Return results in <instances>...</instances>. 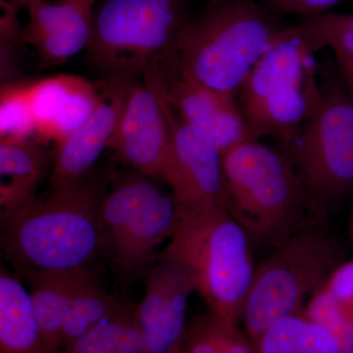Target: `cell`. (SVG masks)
Segmentation results:
<instances>
[{
  "label": "cell",
  "instance_id": "6da1fadb",
  "mask_svg": "<svg viewBox=\"0 0 353 353\" xmlns=\"http://www.w3.org/2000/svg\"><path fill=\"white\" fill-rule=\"evenodd\" d=\"M112 176L94 171L80 182L50 188L1 219L2 253L18 278L27 272L92 271L105 254L101 208Z\"/></svg>",
  "mask_w": 353,
  "mask_h": 353
},
{
  "label": "cell",
  "instance_id": "7a4b0ae2",
  "mask_svg": "<svg viewBox=\"0 0 353 353\" xmlns=\"http://www.w3.org/2000/svg\"><path fill=\"white\" fill-rule=\"evenodd\" d=\"M283 28L248 0H221L192 17L176 48L183 76L234 94Z\"/></svg>",
  "mask_w": 353,
  "mask_h": 353
},
{
  "label": "cell",
  "instance_id": "3957f363",
  "mask_svg": "<svg viewBox=\"0 0 353 353\" xmlns=\"http://www.w3.org/2000/svg\"><path fill=\"white\" fill-rule=\"evenodd\" d=\"M228 210L252 243L277 245L303 225L309 201L290 157L246 141L223 153Z\"/></svg>",
  "mask_w": 353,
  "mask_h": 353
},
{
  "label": "cell",
  "instance_id": "277c9868",
  "mask_svg": "<svg viewBox=\"0 0 353 353\" xmlns=\"http://www.w3.org/2000/svg\"><path fill=\"white\" fill-rule=\"evenodd\" d=\"M323 48L310 21L283 28L241 87L250 141L296 136L321 97L311 70L313 57Z\"/></svg>",
  "mask_w": 353,
  "mask_h": 353
},
{
  "label": "cell",
  "instance_id": "5b68a950",
  "mask_svg": "<svg viewBox=\"0 0 353 353\" xmlns=\"http://www.w3.org/2000/svg\"><path fill=\"white\" fill-rule=\"evenodd\" d=\"M187 0H104L94 12L90 63L106 78L178 69L176 48L190 19Z\"/></svg>",
  "mask_w": 353,
  "mask_h": 353
},
{
  "label": "cell",
  "instance_id": "8992f818",
  "mask_svg": "<svg viewBox=\"0 0 353 353\" xmlns=\"http://www.w3.org/2000/svg\"><path fill=\"white\" fill-rule=\"evenodd\" d=\"M162 253L190 272L208 310L241 321L255 266L252 241L228 208L181 218Z\"/></svg>",
  "mask_w": 353,
  "mask_h": 353
},
{
  "label": "cell",
  "instance_id": "52a82bcc",
  "mask_svg": "<svg viewBox=\"0 0 353 353\" xmlns=\"http://www.w3.org/2000/svg\"><path fill=\"white\" fill-rule=\"evenodd\" d=\"M341 250L319 228L304 226L272 248L257 266L241 316L254 343L269 327L303 314L311 297L340 266Z\"/></svg>",
  "mask_w": 353,
  "mask_h": 353
},
{
  "label": "cell",
  "instance_id": "ba28073f",
  "mask_svg": "<svg viewBox=\"0 0 353 353\" xmlns=\"http://www.w3.org/2000/svg\"><path fill=\"white\" fill-rule=\"evenodd\" d=\"M296 136L290 157L309 201L333 197L353 185V101L348 95L321 94Z\"/></svg>",
  "mask_w": 353,
  "mask_h": 353
},
{
  "label": "cell",
  "instance_id": "9c48e42d",
  "mask_svg": "<svg viewBox=\"0 0 353 353\" xmlns=\"http://www.w3.org/2000/svg\"><path fill=\"white\" fill-rule=\"evenodd\" d=\"M108 148L132 171L167 182L172 139L159 69L150 70L143 82L132 83Z\"/></svg>",
  "mask_w": 353,
  "mask_h": 353
},
{
  "label": "cell",
  "instance_id": "30bf717a",
  "mask_svg": "<svg viewBox=\"0 0 353 353\" xmlns=\"http://www.w3.org/2000/svg\"><path fill=\"white\" fill-rule=\"evenodd\" d=\"M165 103L172 139L171 168L166 183L170 185L179 217L228 208L222 152L208 136L187 124L166 97Z\"/></svg>",
  "mask_w": 353,
  "mask_h": 353
},
{
  "label": "cell",
  "instance_id": "8fae6325",
  "mask_svg": "<svg viewBox=\"0 0 353 353\" xmlns=\"http://www.w3.org/2000/svg\"><path fill=\"white\" fill-rule=\"evenodd\" d=\"M196 282L176 260L161 254L150 270L145 296L134 316L145 343V353H174L187 330V310Z\"/></svg>",
  "mask_w": 353,
  "mask_h": 353
},
{
  "label": "cell",
  "instance_id": "7c38bea8",
  "mask_svg": "<svg viewBox=\"0 0 353 353\" xmlns=\"http://www.w3.org/2000/svg\"><path fill=\"white\" fill-rule=\"evenodd\" d=\"M136 79L108 78L101 83L99 102L78 129L55 145L50 188L80 182L94 171L112 141Z\"/></svg>",
  "mask_w": 353,
  "mask_h": 353
},
{
  "label": "cell",
  "instance_id": "4fadbf2b",
  "mask_svg": "<svg viewBox=\"0 0 353 353\" xmlns=\"http://www.w3.org/2000/svg\"><path fill=\"white\" fill-rule=\"evenodd\" d=\"M161 76L171 108L187 124L208 136L222 154L250 141L245 116L234 94L208 87L179 71H161Z\"/></svg>",
  "mask_w": 353,
  "mask_h": 353
},
{
  "label": "cell",
  "instance_id": "5bb4252c",
  "mask_svg": "<svg viewBox=\"0 0 353 353\" xmlns=\"http://www.w3.org/2000/svg\"><path fill=\"white\" fill-rule=\"evenodd\" d=\"M92 3L90 0H29L23 43L32 46L46 65L63 63L88 50L94 34Z\"/></svg>",
  "mask_w": 353,
  "mask_h": 353
},
{
  "label": "cell",
  "instance_id": "9a60e30c",
  "mask_svg": "<svg viewBox=\"0 0 353 353\" xmlns=\"http://www.w3.org/2000/svg\"><path fill=\"white\" fill-rule=\"evenodd\" d=\"M99 94L101 83L81 77L57 75L28 82L36 139L60 143L85 122Z\"/></svg>",
  "mask_w": 353,
  "mask_h": 353
},
{
  "label": "cell",
  "instance_id": "2e32d148",
  "mask_svg": "<svg viewBox=\"0 0 353 353\" xmlns=\"http://www.w3.org/2000/svg\"><path fill=\"white\" fill-rule=\"evenodd\" d=\"M180 224L173 196L153 183L132 211L118 240L108 254L121 271L134 275L157 259L161 243L172 239Z\"/></svg>",
  "mask_w": 353,
  "mask_h": 353
},
{
  "label": "cell",
  "instance_id": "e0dca14e",
  "mask_svg": "<svg viewBox=\"0 0 353 353\" xmlns=\"http://www.w3.org/2000/svg\"><path fill=\"white\" fill-rule=\"evenodd\" d=\"M50 164V153L38 141L0 139L1 219L36 196Z\"/></svg>",
  "mask_w": 353,
  "mask_h": 353
},
{
  "label": "cell",
  "instance_id": "ac0fdd59",
  "mask_svg": "<svg viewBox=\"0 0 353 353\" xmlns=\"http://www.w3.org/2000/svg\"><path fill=\"white\" fill-rule=\"evenodd\" d=\"M0 353H63L50 345L39 327L29 290L1 264Z\"/></svg>",
  "mask_w": 353,
  "mask_h": 353
},
{
  "label": "cell",
  "instance_id": "d6986e66",
  "mask_svg": "<svg viewBox=\"0 0 353 353\" xmlns=\"http://www.w3.org/2000/svg\"><path fill=\"white\" fill-rule=\"evenodd\" d=\"M88 270L27 272L21 278L29 287L32 306L44 338L64 350L63 325L70 303Z\"/></svg>",
  "mask_w": 353,
  "mask_h": 353
},
{
  "label": "cell",
  "instance_id": "ffe728a7",
  "mask_svg": "<svg viewBox=\"0 0 353 353\" xmlns=\"http://www.w3.org/2000/svg\"><path fill=\"white\" fill-rule=\"evenodd\" d=\"M253 345L255 353H341L329 332L304 314L276 322Z\"/></svg>",
  "mask_w": 353,
  "mask_h": 353
},
{
  "label": "cell",
  "instance_id": "44dd1931",
  "mask_svg": "<svg viewBox=\"0 0 353 353\" xmlns=\"http://www.w3.org/2000/svg\"><path fill=\"white\" fill-rule=\"evenodd\" d=\"M102 287L94 273L88 272L72 299L63 325V345H68L90 329L126 307Z\"/></svg>",
  "mask_w": 353,
  "mask_h": 353
},
{
  "label": "cell",
  "instance_id": "7402d4cb",
  "mask_svg": "<svg viewBox=\"0 0 353 353\" xmlns=\"http://www.w3.org/2000/svg\"><path fill=\"white\" fill-rule=\"evenodd\" d=\"M0 139L37 141L28 97V82L6 83L1 87Z\"/></svg>",
  "mask_w": 353,
  "mask_h": 353
},
{
  "label": "cell",
  "instance_id": "603a6c76",
  "mask_svg": "<svg viewBox=\"0 0 353 353\" xmlns=\"http://www.w3.org/2000/svg\"><path fill=\"white\" fill-rule=\"evenodd\" d=\"M303 314L329 332L341 353H353V320L341 312L324 288L311 297Z\"/></svg>",
  "mask_w": 353,
  "mask_h": 353
},
{
  "label": "cell",
  "instance_id": "cb8c5ba5",
  "mask_svg": "<svg viewBox=\"0 0 353 353\" xmlns=\"http://www.w3.org/2000/svg\"><path fill=\"white\" fill-rule=\"evenodd\" d=\"M226 318L208 310L188 324L176 353H223L222 330Z\"/></svg>",
  "mask_w": 353,
  "mask_h": 353
},
{
  "label": "cell",
  "instance_id": "d4e9b609",
  "mask_svg": "<svg viewBox=\"0 0 353 353\" xmlns=\"http://www.w3.org/2000/svg\"><path fill=\"white\" fill-rule=\"evenodd\" d=\"M309 21L325 48H331L338 58H353V14L323 13Z\"/></svg>",
  "mask_w": 353,
  "mask_h": 353
},
{
  "label": "cell",
  "instance_id": "484cf974",
  "mask_svg": "<svg viewBox=\"0 0 353 353\" xmlns=\"http://www.w3.org/2000/svg\"><path fill=\"white\" fill-rule=\"evenodd\" d=\"M132 306L101 322L87 333L65 345V353H116L118 336L123 321Z\"/></svg>",
  "mask_w": 353,
  "mask_h": 353
},
{
  "label": "cell",
  "instance_id": "4316f807",
  "mask_svg": "<svg viewBox=\"0 0 353 353\" xmlns=\"http://www.w3.org/2000/svg\"><path fill=\"white\" fill-rule=\"evenodd\" d=\"M323 287L341 312L353 320V261L341 264Z\"/></svg>",
  "mask_w": 353,
  "mask_h": 353
},
{
  "label": "cell",
  "instance_id": "83f0119b",
  "mask_svg": "<svg viewBox=\"0 0 353 353\" xmlns=\"http://www.w3.org/2000/svg\"><path fill=\"white\" fill-rule=\"evenodd\" d=\"M134 307L128 311L121 326L116 353H145V340L134 316Z\"/></svg>",
  "mask_w": 353,
  "mask_h": 353
},
{
  "label": "cell",
  "instance_id": "f1b7e54d",
  "mask_svg": "<svg viewBox=\"0 0 353 353\" xmlns=\"http://www.w3.org/2000/svg\"><path fill=\"white\" fill-rule=\"evenodd\" d=\"M341 0H271L272 4L285 12L320 15Z\"/></svg>",
  "mask_w": 353,
  "mask_h": 353
},
{
  "label": "cell",
  "instance_id": "f546056e",
  "mask_svg": "<svg viewBox=\"0 0 353 353\" xmlns=\"http://www.w3.org/2000/svg\"><path fill=\"white\" fill-rule=\"evenodd\" d=\"M345 76L353 85V58L341 57L338 58Z\"/></svg>",
  "mask_w": 353,
  "mask_h": 353
},
{
  "label": "cell",
  "instance_id": "4dcf8cb0",
  "mask_svg": "<svg viewBox=\"0 0 353 353\" xmlns=\"http://www.w3.org/2000/svg\"><path fill=\"white\" fill-rule=\"evenodd\" d=\"M11 2H13L14 4H16V6H27L28 2H29V0H10Z\"/></svg>",
  "mask_w": 353,
  "mask_h": 353
},
{
  "label": "cell",
  "instance_id": "1f68e13d",
  "mask_svg": "<svg viewBox=\"0 0 353 353\" xmlns=\"http://www.w3.org/2000/svg\"><path fill=\"white\" fill-rule=\"evenodd\" d=\"M90 1H92V2H94V0H90Z\"/></svg>",
  "mask_w": 353,
  "mask_h": 353
},
{
  "label": "cell",
  "instance_id": "d6a6232c",
  "mask_svg": "<svg viewBox=\"0 0 353 353\" xmlns=\"http://www.w3.org/2000/svg\"><path fill=\"white\" fill-rule=\"evenodd\" d=\"M176 352H174V353H176Z\"/></svg>",
  "mask_w": 353,
  "mask_h": 353
}]
</instances>
